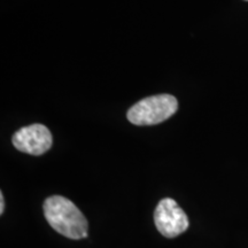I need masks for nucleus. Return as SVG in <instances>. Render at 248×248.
<instances>
[{"label": "nucleus", "mask_w": 248, "mask_h": 248, "mask_svg": "<svg viewBox=\"0 0 248 248\" xmlns=\"http://www.w3.org/2000/svg\"><path fill=\"white\" fill-rule=\"evenodd\" d=\"M14 147L30 155H42L47 152L53 144L49 130L43 124H31L17 130L12 138Z\"/></svg>", "instance_id": "obj_4"}, {"label": "nucleus", "mask_w": 248, "mask_h": 248, "mask_svg": "<svg viewBox=\"0 0 248 248\" xmlns=\"http://www.w3.org/2000/svg\"><path fill=\"white\" fill-rule=\"evenodd\" d=\"M177 109L178 101L173 95L157 94L133 105L126 117L135 125H154L170 119Z\"/></svg>", "instance_id": "obj_2"}, {"label": "nucleus", "mask_w": 248, "mask_h": 248, "mask_svg": "<svg viewBox=\"0 0 248 248\" xmlns=\"http://www.w3.org/2000/svg\"><path fill=\"white\" fill-rule=\"evenodd\" d=\"M5 210V199H4V194L0 193V214H4Z\"/></svg>", "instance_id": "obj_5"}, {"label": "nucleus", "mask_w": 248, "mask_h": 248, "mask_svg": "<svg viewBox=\"0 0 248 248\" xmlns=\"http://www.w3.org/2000/svg\"><path fill=\"white\" fill-rule=\"evenodd\" d=\"M154 223L157 231L166 238H175L187 230L190 222L184 210L173 199L166 198L156 206Z\"/></svg>", "instance_id": "obj_3"}, {"label": "nucleus", "mask_w": 248, "mask_h": 248, "mask_svg": "<svg viewBox=\"0 0 248 248\" xmlns=\"http://www.w3.org/2000/svg\"><path fill=\"white\" fill-rule=\"evenodd\" d=\"M43 208L46 221L60 234L74 240L88 237V221L73 201L53 195L45 200Z\"/></svg>", "instance_id": "obj_1"}, {"label": "nucleus", "mask_w": 248, "mask_h": 248, "mask_svg": "<svg viewBox=\"0 0 248 248\" xmlns=\"http://www.w3.org/2000/svg\"><path fill=\"white\" fill-rule=\"evenodd\" d=\"M247 1H248V0H247Z\"/></svg>", "instance_id": "obj_6"}]
</instances>
